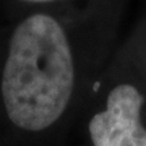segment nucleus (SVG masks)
I'll return each mask as SVG.
<instances>
[{"label":"nucleus","instance_id":"f257e3e1","mask_svg":"<svg viewBox=\"0 0 146 146\" xmlns=\"http://www.w3.org/2000/svg\"><path fill=\"white\" fill-rule=\"evenodd\" d=\"M77 62L68 30L50 14L21 21L8 41L0 91L8 119L22 130L42 131L68 108Z\"/></svg>","mask_w":146,"mask_h":146},{"label":"nucleus","instance_id":"f03ea898","mask_svg":"<svg viewBox=\"0 0 146 146\" xmlns=\"http://www.w3.org/2000/svg\"><path fill=\"white\" fill-rule=\"evenodd\" d=\"M145 96L133 83H119L107 95L104 108L91 118L89 137L94 146H146L142 123Z\"/></svg>","mask_w":146,"mask_h":146},{"label":"nucleus","instance_id":"7ed1b4c3","mask_svg":"<svg viewBox=\"0 0 146 146\" xmlns=\"http://www.w3.org/2000/svg\"><path fill=\"white\" fill-rule=\"evenodd\" d=\"M25 3H35V4H43V3H53V1H60V0H21Z\"/></svg>","mask_w":146,"mask_h":146}]
</instances>
